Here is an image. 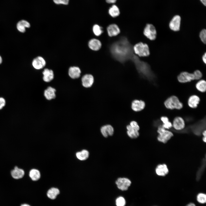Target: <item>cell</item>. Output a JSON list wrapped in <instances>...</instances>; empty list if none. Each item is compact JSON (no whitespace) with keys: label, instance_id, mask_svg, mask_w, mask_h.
<instances>
[{"label":"cell","instance_id":"cell-1","mask_svg":"<svg viewBox=\"0 0 206 206\" xmlns=\"http://www.w3.org/2000/svg\"><path fill=\"white\" fill-rule=\"evenodd\" d=\"M110 49L114 58L121 62L132 59L134 56L133 47L125 37H122L113 43Z\"/></svg>","mask_w":206,"mask_h":206},{"label":"cell","instance_id":"cell-2","mask_svg":"<svg viewBox=\"0 0 206 206\" xmlns=\"http://www.w3.org/2000/svg\"><path fill=\"white\" fill-rule=\"evenodd\" d=\"M132 59L138 72L142 76L150 81L154 80L155 75L148 64L141 61L136 56L134 55Z\"/></svg>","mask_w":206,"mask_h":206},{"label":"cell","instance_id":"cell-3","mask_svg":"<svg viewBox=\"0 0 206 206\" xmlns=\"http://www.w3.org/2000/svg\"><path fill=\"white\" fill-rule=\"evenodd\" d=\"M164 104L167 109L171 110H180L183 108V103L175 96H172L168 98L165 101Z\"/></svg>","mask_w":206,"mask_h":206},{"label":"cell","instance_id":"cell-4","mask_svg":"<svg viewBox=\"0 0 206 206\" xmlns=\"http://www.w3.org/2000/svg\"><path fill=\"white\" fill-rule=\"evenodd\" d=\"M133 52L139 57H147L150 54L148 45L142 42L136 44L133 47Z\"/></svg>","mask_w":206,"mask_h":206},{"label":"cell","instance_id":"cell-5","mask_svg":"<svg viewBox=\"0 0 206 206\" xmlns=\"http://www.w3.org/2000/svg\"><path fill=\"white\" fill-rule=\"evenodd\" d=\"M157 132L159 134L158 140L164 143H167L173 136L171 132L164 128L162 125L158 126Z\"/></svg>","mask_w":206,"mask_h":206},{"label":"cell","instance_id":"cell-6","mask_svg":"<svg viewBox=\"0 0 206 206\" xmlns=\"http://www.w3.org/2000/svg\"><path fill=\"white\" fill-rule=\"evenodd\" d=\"M117 188L122 191L127 190L130 186L132 182L129 179L126 177H119L115 181Z\"/></svg>","mask_w":206,"mask_h":206},{"label":"cell","instance_id":"cell-7","mask_svg":"<svg viewBox=\"0 0 206 206\" xmlns=\"http://www.w3.org/2000/svg\"><path fill=\"white\" fill-rule=\"evenodd\" d=\"M143 34L149 39L151 40H155L157 35L155 27L151 24H146L143 30Z\"/></svg>","mask_w":206,"mask_h":206},{"label":"cell","instance_id":"cell-8","mask_svg":"<svg viewBox=\"0 0 206 206\" xmlns=\"http://www.w3.org/2000/svg\"><path fill=\"white\" fill-rule=\"evenodd\" d=\"M181 22V16L178 15H175L170 20L169 26L172 30L177 31L180 29Z\"/></svg>","mask_w":206,"mask_h":206},{"label":"cell","instance_id":"cell-9","mask_svg":"<svg viewBox=\"0 0 206 206\" xmlns=\"http://www.w3.org/2000/svg\"><path fill=\"white\" fill-rule=\"evenodd\" d=\"M177 78L179 82L181 83H185L195 80L193 73L185 71L181 72L178 75Z\"/></svg>","mask_w":206,"mask_h":206},{"label":"cell","instance_id":"cell-10","mask_svg":"<svg viewBox=\"0 0 206 206\" xmlns=\"http://www.w3.org/2000/svg\"><path fill=\"white\" fill-rule=\"evenodd\" d=\"M172 127L176 130H181L183 129L185 126V122L181 117L177 116L174 119Z\"/></svg>","mask_w":206,"mask_h":206},{"label":"cell","instance_id":"cell-11","mask_svg":"<svg viewBox=\"0 0 206 206\" xmlns=\"http://www.w3.org/2000/svg\"><path fill=\"white\" fill-rule=\"evenodd\" d=\"M46 62L42 57L39 56L35 58L32 61L33 67L35 69L40 70L43 68L46 65Z\"/></svg>","mask_w":206,"mask_h":206},{"label":"cell","instance_id":"cell-12","mask_svg":"<svg viewBox=\"0 0 206 206\" xmlns=\"http://www.w3.org/2000/svg\"><path fill=\"white\" fill-rule=\"evenodd\" d=\"M81 80L83 86L86 88L91 87L94 81V77L90 74L84 75L82 77Z\"/></svg>","mask_w":206,"mask_h":206},{"label":"cell","instance_id":"cell-13","mask_svg":"<svg viewBox=\"0 0 206 206\" xmlns=\"http://www.w3.org/2000/svg\"><path fill=\"white\" fill-rule=\"evenodd\" d=\"M10 174L13 178L19 179L22 178L24 177L25 172L23 169L15 166L14 169L11 171Z\"/></svg>","mask_w":206,"mask_h":206},{"label":"cell","instance_id":"cell-14","mask_svg":"<svg viewBox=\"0 0 206 206\" xmlns=\"http://www.w3.org/2000/svg\"><path fill=\"white\" fill-rule=\"evenodd\" d=\"M145 106V102L142 100H135L131 103V108L135 112H139L142 110L144 109Z\"/></svg>","mask_w":206,"mask_h":206},{"label":"cell","instance_id":"cell-15","mask_svg":"<svg viewBox=\"0 0 206 206\" xmlns=\"http://www.w3.org/2000/svg\"><path fill=\"white\" fill-rule=\"evenodd\" d=\"M114 128L110 124H106L102 126L100 128L101 132L104 137L107 138L112 136L114 133Z\"/></svg>","mask_w":206,"mask_h":206},{"label":"cell","instance_id":"cell-16","mask_svg":"<svg viewBox=\"0 0 206 206\" xmlns=\"http://www.w3.org/2000/svg\"><path fill=\"white\" fill-rule=\"evenodd\" d=\"M107 31L110 37L117 36L120 33L119 27L115 24H112L109 25L107 27Z\"/></svg>","mask_w":206,"mask_h":206},{"label":"cell","instance_id":"cell-17","mask_svg":"<svg viewBox=\"0 0 206 206\" xmlns=\"http://www.w3.org/2000/svg\"><path fill=\"white\" fill-rule=\"evenodd\" d=\"M88 46L91 49L96 51L100 49L102 46V43L98 39L93 38L91 39L89 41Z\"/></svg>","mask_w":206,"mask_h":206},{"label":"cell","instance_id":"cell-18","mask_svg":"<svg viewBox=\"0 0 206 206\" xmlns=\"http://www.w3.org/2000/svg\"><path fill=\"white\" fill-rule=\"evenodd\" d=\"M30 27V23L27 21L22 20L19 21L17 23L16 28L20 32L24 33L26 31V29Z\"/></svg>","mask_w":206,"mask_h":206},{"label":"cell","instance_id":"cell-19","mask_svg":"<svg viewBox=\"0 0 206 206\" xmlns=\"http://www.w3.org/2000/svg\"><path fill=\"white\" fill-rule=\"evenodd\" d=\"M156 174L158 176H164L168 173L169 171L167 165L165 164L158 165L156 168Z\"/></svg>","mask_w":206,"mask_h":206},{"label":"cell","instance_id":"cell-20","mask_svg":"<svg viewBox=\"0 0 206 206\" xmlns=\"http://www.w3.org/2000/svg\"><path fill=\"white\" fill-rule=\"evenodd\" d=\"M200 101V98L197 96L195 95L191 96L188 100V104L189 107L192 108L197 107Z\"/></svg>","mask_w":206,"mask_h":206},{"label":"cell","instance_id":"cell-21","mask_svg":"<svg viewBox=\"0 0 206 206\" xmlns=\"http://www.w3.org/2000/svg\"><path fill=\"white\" fill-rule=\"evenodd\" d=\"M81 73L80 69L78 67H71L69 68L68 74L70 77L72 79L79 78L80 76Z\"/></svg>","mask_w":206,"mask_h":206},{"label":"cell","instance_id":"cell-22","mask_svg":"<svg viewBox=\"0 0 206 206\" xmlns=\"http://www.w3.org/2000/svg\"><path fill=\"white\" fill-rule=\"evenodd\" d=\"M42 74L43 75V80L45 82H49L54 78V72L51 70L45 68L44 69Z\"/></svg>","mask_w":206,"mask_h":206},{"label":"cell","instance_id":"cell-23","mask_svg":"<svg viewBox=\"0 0 206 206\" xmlns=\"http://www.w3.org/2000/svg\"><path fill=\"white\" fill-rule=\"evenodd\" d=\"M56 92L55 89L50 86L49 87L45 90L44 96L47 100H51L55 98Z\"/></svg>","mask_w":206,"mask_h":206},{"label":"cell","instance_id":"cell-24","mask_svg":"<svg viewBox=\"0 0 206 206\" xmlns=\"http://www.w3.org/2000/svg\"><path fill=\"white\" fill-rule=\"evenodd\" d=\"M127 130V133L128 136L132 139L137 138L139 135L138 131L132 127L129 124L126 126Z\"/></svg>","mask_w":206,"mask_h":206},{"label":"cell","instance_id":"cell-25","mask_svg":"<svg viewBox=\"0 0 206 206\" xmlns=\"http://www.w3.org/2000/svg\"><path fill=\"white\" fill-rule=\"evenodd\" d=\"M108 13L111 17L115 18L120 15V12L118 6L113 4L108 9Z\"/></svg>","mask_w":206,"mask_h":206},{"label":"cell","instance_id":"cell-26","mask_svg":"<svg viewBox=\"0 0 206 206\" xmlns=\"http://www.w3.org/2000/svg\"><path fill=\"white\" fill-rule=\"evenodd\" d=\"M60 191L58 188L52 187L47 191V197L52 199L56 198L57 196L60 193Z\"/></svg>","mask_w":206,"mask_h":206},{"label":"cell","instance_id":"cell-27","mask_svg":"<svg viewBox=\"0 0 206 206\" xmlns=\"http://www.w3.org/2000/svg\"><path fill=\"white\" fill-rule=\"evenodd\" d=\"M29 175L30 178L33 181H37L41 176L39 171L34 169H32L29 171Z\"/></svg>","mask_w":206,"mask_h":206},{"label":"cell","instance_id":"cell-28","mask_svg":"<svg viewBox=\"0 0 206 206\" xmlns=\"http://www.w3.org/2000/svg\"><path fill=\"white\" fill-rule=\"evenodd\" d=\"M76 155L78 159L80 160L83 161L87 159L88 158L89 153L87 150L84 149L77 152Z\"/></svg>","mask_w":206,"mask_h":206},{"label":"cell","instance_id":"cell-29","mask_svg":"<svg viewBox=\"0 0 206 206\" xmlns=\"http://www.w3.org/2000/svg\"><path fill=\"white\" fill-rule=\"evenodd\" d=\"M195 87L196 89L201 92H205L206 90V82L204 80L199 81L196 84Z\"/></svg>","mask_w":206,"mask_h":206},{"label":"cell","instance_id":"cell-30","mask_svg":"<svg viewBox=\"0 0 206 206\" xmlns=\"http://www.w3.org/2000/svg\"><path fill=\"white\" fill-rule=\"evenodd\" d=\"M160 119L163 123L162 126L166 129H169L172 127V123L169 121L168 118L166 116H162Z\"/></svg>","mask_w":206,"mask_h":206},{"label":"cell","instance_id":"cell-31","mask_svg":"<svg viewBox=\"0 0 206 206\" xmlns=\"http://www.w3.org/2000/svg\"><path fill=\"white\" fill-rule=\"evenodd\" d=\"M92 31L94 34L97 36L101 35L103 32L102 27L97 24H95L93 26Z\"/></svg>","mask_w":206,"mask_h":206},{"label":"cell","instance_id":"cell-32","mask_svg":"<svg viewBox=\"0 0 206 206\" xmlns=\"http://www.w3.org/2000/svg\"><path fill=\"white\" fill-rule=\"evenodd\" d=\"M196 199L197 201L201 204H204L206 203V195L205 194L200 193L197 196Z\"/></svg>","mask_w":206,"mask_h":206},{"label":"cell","instance_id":"cell-33","mask_svg":"<svg viewBox=\"0 0 206 206\" xmlns=\"http://www.w3.org/2000/svg\"><path fill=\"white\" fill-rule=\"evenodd\" d=\"M126 204V200L122 196H119L115 200V204L116 206H125Z\"/></svg>","mask_w":206,"mask_h":206},{"label":"cell","instance_id":"cell-34","mask_svg":"<svg viewBox=\"0 0 206 206\" xmlns=\"http://www.w3.org/2000/svg\"><path fill=\"white\" fill-rule=\"evenodd\" d=\"M199 37L201 41L204 44L206 43V30L203 29L200 32L199 34Z\"/></svg>","mask_w":206,"mask_h":206},{"label":"cell","instance_id":"cell-35","mask_svg":"<svg viewBox=\"0 0 206 206\" xmlns=\"http://www.w3.org/2000/svg\"><path fill=\"white\" fill-rule=\"evenodd\" d=\"M53 2L57 5H68L70 0H53Z\"/></svg>","mask_w":206,"mask_h":206},{"label":"cell","instance_id":"cell-36","mask_svg":"<svg viewBox=\"0 0 206 206\" xmlns=\"http://www.w3.org/2000/svg\"><path fill=\"white\" fill-rule=\"evenodd\" d=\"M193 73L194 76L195 80H199L202 76V74L199 70H196L194 71Z\"/></svg>","mask_w":206,"mask_h":206},{"label":"cell","instance_id":"cell-37","mask_svg":"<svg viewBox=\"0 0 206 206\" xmlns=\"http://www.w3.org/2000/svg\"><path fill=\"white\" fill-rule=\"evenodd\" d=\"M131 126L136 130L139 131L140 129V127L137 122L135 121H132L129 124Z\"/></svg>","mask_w":206,"mask_h":206},{"label":"cell","instance_id":"cell-38","mask_svg":"<svg viewBox=\"0 0 206 206\" xmlns=\"http://www.w3.org/2000/svg\"><path fill=\"white\" fill-rule=\"evenodd\" d=\"M6 101L3 97H0V110L2 109L5 106Z\"/></svg>","mask_w":206,"mask_h":206},{"label":"cell","instance_id":"cell-39","mask_svg":"<svg viewBox=\"0 0 206 206\" xmlns=\"http://www.w3.org/2000/svg\"><path fill=\"white\" fill-rule=\"evenodd\" d=\"M106 2L109 4H114L115 3L117 0H105Z\"/></svg>","mask_w":206,"mask_h":206},{"label":"cell","instance_id":"cell-40","mask_svg":"<svg viewBox=\"0 0 206 206\" xmlns=\"http://www.w3.org/2000/svg\"><path fill=\"white\" fill-rule=\"evenodd\" d=\"M202 60L203 62L205 64H206V54L205 52L202 56Z\"/></svg>","mask_w":206,"mask_h":206},{"label":"cell","instance_id":"cell-41","mask_svg":"<svg viewBox=\"0 0 206 206\" xmlns=\"http://www.w3.org/2000/svg\"><path fill=\"white\" fill-rule=\"evenodd\" d=\"M202 4L205 6L206 5V0H199Z\"/></svg>","mask_w":206,"mask_h":206},{"label":"cell","instance_id":"cell-42","mask_svg":"<svg viewBox=\"0 0 206 206\" xmlns=\"http://www.w3.org/2000/svg\"><path fill=\"white\" fill-rule=\"evenodd\" d=\"M188 206H196L195 204L193 203H190L187 205Z\"/></svg>","mask_w":206,"mask_h":206},{"label":"cell","instance_id":"cell-43","mask_svg":"<svg viewBox=\"0 0 206 206\" xmlns=\"http://www.w3.org/2000/svg\"><path fill=\"white\" fill-rule=\"evenodd\" d=\"M20 206H31L29 204H27L26 203H24L21 204Z\"/></svg>","mask_w":206,"mask_h":206},{"label":"cell","instance_id":"cell-44","mask_svg":"<svg viewBox=\"0 0 206 206\" xmlns=\"http://www.w3.org/2000/svg\"><path fill=\"white\" fill-rule=\"evenodd\" d=\"M3 62V59L1 56L0 55V64H1Z\"/></svg>","mask_w":206,"mask_h":206},{"label":"cell","instance_id":"cell-45","mask_svg":"<svg viewBox=\"0 0 206 206\" xmlns=\"http://www.w3.org/2000/svg\"><path fill=\"white\" fill-rule=\"evenodd\" d=\"M186 206H188L187 205H186Z\"/></svg>","mask_w":206,"mask_h":206}]
</instances>
